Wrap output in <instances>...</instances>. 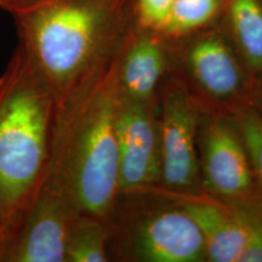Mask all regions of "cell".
I'll list each match as a JSON object with an SVG mask.
<instances>
[{
  "label": "cell",
  "instance_id": "cell-1",
  "mask_svg": "<svg viewBox=\"0 0 262 262\" xmlns=\"http://www.w3.org/2000/svg\"><path fill=\"white\" fill-rule=\"evenodd\" d=\"M14 18L17 48L56 108L110 66L136 25L133 0H51Z\"/></svg>",
  "mask_w": 262,
  "mask_h": 262
},
{
  "label": "cell",
  "instance_id": "cell-2",
  "mask_svg": "<svg viewBox=\"0 0 262 262\" xmlns=\"http://www.w3.org/2000/svg\"><path fill=\"white\" fill-rule=\"evenodd\" d=\"M118 95L116 56L107 68L56 108L47 171L79 214L106 221L120 194L116 130Z\"/></svg>",
  "mask_w": 262,
  "mask_h": 262
},
{
  "label": "cell",
  "instance_id": "cell-3",
  "mask_svg": "<svg viewBox=\"0 0 262 262\" xmlns=\"http://www.w3.org/2000/svg\"><path fill=\"white\" fill-rule=\"evenodd\" d=\"M55 114L52 93L17 48L0 77V217L4 247L47 175Z\"/></svg>",
  "mask_w": 262,
  "mask_h": 262
},
{
  "label": "cell",
  "instance_id": "cell-4",
  "mask_svg": "<svg viewBox=\"0 0 262 262\" xmlns=\"http://www.w3.org/2000/svg\"><path fill=\"white\" fill-rule=\"evenodd\" d=\"M170 42L171 56L206 101L232 112L251 102L255 84L220 21Z\"/></svg>",
  "mask_w": 262,
  "mask_h": 262
},
{
  "label": "cell",
  "instance_id": "cell-5",
  "mask_svg": "<svg viewBox=\"0 0 262 262\" xmlns=\"http://www.w3.org/2000/svg\"><path fill=\"white\" fill-rule=\"evenodd\" d=\"M160 183L172 196L202 195L198 134L202 111L179 81L163 88L158 108Z\"/></svg>",
  "mask_w": 262,
  "mask_h": 262
},
{
  "label": "cell",
  "instance_id": "cell-6",
  "mask_svg": "<svg viewBox=\"0 0 262 262\" xmlns=\"http://www.w3.org/2000/svg\"><path fill=\"white\" fill-rule=\"evenodd\" d=\"M198 155L203 191L226 204L262 196L232 116L203 117Z\"/></svg>",
  "mask_w": 262,
  "mask_h": 262
},
{
  "label": "cell",
  "instance_id": "cell-7",
  "mask_svg": "<svg viewBox=\"0 0 262 262\" xmlns=\"http://www.w3.org/2000/svg\"><path fill=\"white\" fill-rule=\"evenodd\" d=\"M78 214L61 186L45 175L0 262H66L68 233Z\"/></svg>",
  "mask_w": 262,
  "mask_h": 262
},
{
  "label": "cell",
  "instance_id": "cell-8",
  "mask_svg": "<svg viewBox=\"0 0 262 262\" xmlns=\"http://www.w3.org/2000/svg\"><path fill=\"white\" fill-rule=\"evenodd\" d=\"M155 102H139L120 91L118 95L119 193L137 192L160 182L159 126Z\"/></svg>",
  "mask_w": 262,
  "mask_h": 262
},
{
  "label": "cell",
  "instance_id": "cell-9",
  "mask_svg": "<svg viewBox=\"0 0 262 262\" xmlns=\"http://www.w3.org/2000/svg\"><path fill=\"white\" fill-rule=\"evenodd\" d=\"M123 251L142 262L208 261L198 226L178 202L143 215L124 239Z\"/></svg>",
  "mask_w": 262,
  "mask_h": 262
},
{
  "label": "cell",
  "instance_id": "cell-10",
  "mask_svg": "<svg viewBox=\"0 0 262 262\" xmlns=\"http://www.w3.org/2000/svg\"><path fill=\"white\" fill-rule=\"evenodd\" d=\"M170 60L171 42L169 39L136 24L117 55L120 94L139 102H155Z\"/></svg>",
  "mask_w": 262,
  "mask_h": 262
},
{
  "label": "cell",
  "instance_id": "cell-11",
  "mask_svg": "<svg viewBox=\"0 0 262 262\" xmlns=\"http://www.w3.org/2000/svg\"><path fill=\"white\" fill-rule=\"evenodd\" d=\"M173 198L198 226L208 261L239 262L248 238L247 215L241 203L226 204L203 194Z\"/></svg>",
  "mask_w": 262,
  "mask_h": 262
},
{
  "label": "cell",
  "instance_id": "cell-12",
  "mask_svg": "<svg viewBox=\"0 0 262 262\" xmlns=\"http://www.w3.org/2000/svg\"><path fill=\"white\" fill-rule=\"evenodd\" d=\"M220 24L256 85L262 80V0H225Z\"/></svg>",
  "mask_w": 262,
  "mask_h": 262
},
{
  "label": "cell",
  "instance_id": "cell-13",
  "mask_svg": "<svg viewBox=\"0 0 262 262\" xmlns=\"http://www.w3.org/2000/svg\"><path fill=\"white\" fill-rule=\"evenodd\" d=\"M110 255V227L97 216L78 214L68 233L66 262H106Z\"/></svg>",
  "mask_w": 262,
  "mask_h": 262
},
{
  "label": "cell",
  "instance_id": "cell-14",
  "mask_svg": "<svg viewBox=\"0 0 262 262\" xmlns=\"http://www.w3.org/2000/svg\"><path fill=\"white\" fill-rule=\"evenodd\" d=\"M225 0H175L159 33L178 40L220 21Z\"/></svg>",
  "mask_w": 262,
  "mask_h": 262
},
{
  "label": "cell",
  "instance_id": "cell-15",
  "mask_svg": "<svg viewBox=\"0 0 262 262\" xmlns=\"http://www.w3.org/2000/svg\"><path fill=\"white\" fill-rule=\"evenodd\" d=\"M232 113L247 149L258 191L262 194V114L251 102L238 107Z\"/></svg>",
  "mask_w": 262,
  "mask_h": 262
},
{
  "label": "cell",
  "instance_id": "cell-16",
  "mask_svg": "<svg viewBox=\"0 0 262 262\" xmlns=\"http://www.w3.org/2000/svg\"><path fill=\"white\" fill-rule=\"evenodd\" d=\"M175 0H133L137 26L159 32Z\"/></svg>",
  "mask_w": 262,
  "mask_h": 262
},
{
  "label": "cell",
  "instance_id": "cell-17",
  "mask_svg": "<svg viewBox=\"0 0 262 262\" xmlns=\"http://www.w3.org/2000/svg\"><path fill=\"white\" fill-rule=\"evenodd\" d=\"M51 0H0V8L12 16L24 15L48 4Z\"/></svg>",
  "mask_w": 262,
  "mask_h": 262
},
{
  "label": "cell",
  "instance_id": "cell-18",
  "mask_svg": "<svg viewBox=\"0 0 262 262\" xmlns=\"http://www.w3.org/2000/svg\"><path fill=\"white\" fill-rule=\"evenodd\" d=\"M251 103L257 108L258 112L262 114V80L260 83L255 85L253 98H251Z\"/></svg>",
  "mask_w": 262,
  "mask_h": 262
},
{
  "label": "cell",
  "instance_id": "cell-19",
  "mask_svg": "<svg viewBox=\"0 0 262 262\" xmlns=\"http://www.w3.org/2000/svg\"><path fill=\"white\" fill-rule=\"evenodd\" d=\"M3 247H4V228H3L2 217H0V254H2Z\"/></svg>",
  "mask_w": 262,
  "mask_h": 262
}]
</instances>
